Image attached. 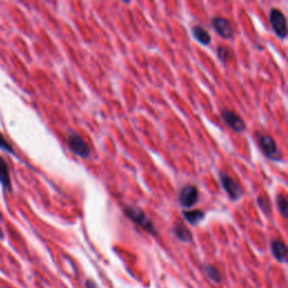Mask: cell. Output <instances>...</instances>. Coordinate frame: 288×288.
Listing matches in <instances>:
<instances>
[{"instance_id":"cell-9","label":"cell","mask_w":288,"mask_h":288,"mask_svg":"<svg viewBox=\"0 0 288 288\" xmlns=\"http://www.w3.org/2000/svg\"><path fill=\"white\" fill-rule=\"evenodd\" d=\"M271 254L277 261L286 264L288 260V251L286 244L280 240H274L271 242Z\"/></svg>"},{"instance_id":"cell-10","label":"cell","mask_w":288,"mask_h":288,"mask_svg":"<svg viewBox=\"0 0 288 288\" xmlns=\"http://www.w3.org/2000/svg\"><path fill=\"white\" fill-rule=\"evenodd\" d=\"M0 185H2L4 189L12 192L13 185L12 180H10L9 167L2 156H0Z\"/></svg>"},{"instance_id":"cell-17","label":"cell","mask_w":288,"mask_h":288,"mask_svg":"<svg viewBox=\"0 0 288 288\" xmlns=\"http://www.w3.org/2000/svg\"><path fill=\"white\" fill-rule=\"evenodd\" d=\"M0 149H2V150H4V151L10 153V154H14L13 147L10 146L9 142L4 137V135L2 134V132H0Z\"/></svg>"},{"instance_id":"cell-2","label":"cell","mask_w":288,"mask_h":288,"mask_svg":"<svg viewBox=\"0 0 288 288\" xmlns=\"http://www.w3.org/2000/svg\"><path fill=\"white\" fill-rule=\"evenodd\" d=\"M256 138H257V143H258L260 150L267 158L274 161L280 160L281 154L274 138H272L270 135L262 134V133H259V132L256 133Z\"/></svg>"},{"instance_id":"cell-5","label":"cell","mask_w":288,"mask_h":288,"mask_svg":"<svg viewBox=\"0 0 288 288\" xmlns=\"http://www.w3.org/2000/svg\"><path fill=\"white\" fill-rule=\"evenodd\" d=\"M198 189L194 185H186L180 189L178 198L183 207L190 208L198 202Z\"/></svg>"},{"instance_id":"cell-6","label":"cell","mask_w":288,"mask_h":288,"mask_svg":"<svg viewBox=\"0 0 288 288\" xmlns=\"http://www.w3.org/2000/svg\"><path fill=\"white\" fill-rule=\"evenodd\" d=\"M220 180L222 184V187L225 193L229 195V197L232 200H238L243 195V190L234 180L231 178L228 173L220 172Z\"/></svg>"},{"instance_id":"cell-13","label":"cell","mask_w":288,"mask_h":288,"mask_svg":"<svg viewBox=\"0 0 288 288\" xmlns=\"http://www.w3.org/2000/svg\"><path fill=\"white\" fill-rule=\"evenodd\" d=\"M192 34L194 39L198 41L200 44L208 45L210 43V36L207 33L206 29H204L202 26H194L192 28Z\"/></svg>"},{"instance_id":"cell-3","label":"cell","mask_w":288,"mask_h":288,"mask_svg":"<svg viewBox=\"0 0 288 288\" xmlns=\"http://www.w3.org/2000/svg\"><path fill=\"white\" fill-rule=\"evenodd\" d=\"M66 143H68V148L72 153L78 156L82 159H87L90 156V149L88 144L82 138L78 133L75 131H69L68 136H66Z\"/></svg>"},{"instance_id":"cell-1","label":"cell","mask_w":288,"mask_h":288,"mask_svg":"<svg viewBox=\"0 0 288 288\" xmlns=\"http://www.w3.org/2000/svg\"><path fill=\"white\" fill-rule=\"evenodd\" d=\"M123 212H124L126 218L132 221L133 223L136 224L137 226H140L141 229L144 231H147L148 233H150L152 235L157 234V231L154 229V225L150 220L148 219V216L144 214L142 209L134 206H125L123 208Z\"/></svg>"},{"instance_id":"cell-8","label":"cell","mask_w":288,"mask_h":288,"mask_svg":"<svg viewBox=\"0 0 288 288\" xmlns=\"http://www.w3.org/2000/svg\"><path fill=\"white\" fill-rule=\"evenodd\" d=\"M212 27L216 33L224 39H231L234 34V30L229 20L223 17H214L212 19Z\"/></svg>"},{"instance_id":"cell-12","label":"cell","mask_w":288,"mask_h":288,"mask_svg":"<svg viewBox=\"0 0 288 288\" xmlns=\"http://www.w3.org/2000/svg\"><path fill=\"white\" fill-rule=\"evenodd\" d=\"M173 233L174 235L177 236V238L180 240V241H183V242H192L193 241V234L192 232H190L189 229L186 228L183 223H177L176 225H174V228H173Z\"/></svg>"},{"instance_id":"cell-16","label":"cell","mask_w":288,"mask_h":288,"mask_svg":"<svg viewBox=\"0 0 288 288\" xmlns=\"http://www.w3.org/2000/svg\"><path fill=\"white\" fill-rule=\"evenodd\" d=\"M258 204L260 208L264 210V213L269 214L271 212V203L266 197H258Z\"/></svg>"},{"instance_id":"cell-11","label":"cell","mask_w":288,"mask_h":288,"mask_svg":"<svg viewBox=\"0 0 288 288\" xmlns=\"http://www.w3.org/2000/svg\"><path fill=\"white\" fill-rule=\"evenodd\" d=\"M183 216L190 225L196 226L205 219V213L200 209H193V210L189 209V210H184Z\"/></svg>"},{"instance_id":"cell-14","label":"cell","mask_w":288,"mask_h":288,"mask_svg":"<svg viewBox=\"0 0 288 288\" xmlns=\"http://www.w3.org/2000/svg\"><path fill=\"white\" fill-rule=\"evenodd\" d=\"M203 270L205 272V275H206L208 278L214 281V282H222L223 281V277L221 275V272L219 271L218 268H215L214 266L212 265H204L203 266Z\"/></svg>"},{"instance_id":"cell-20","label":"cell","mask_w":288,"mask_h":288,"mask_svg":"<svg viewBox=\"0 0 288 288\" xmlns=\"http://www.w3.org/2000/svg\"><path fill=\"white\" fill-rule=\"evenodd\" d=\"M0 221H3V215H2V212H0Z\"/></svg>"},{"instance_id":"cell-15","label":"cell","mask_w":288,"mask_h":288,"mask_svg":"<svg viewBox=\"0 0 288 288\" xmlns=\"http://www.w3.org/2000/svg\"><path fill=\"white\" fill-rule=\"evenodd\" d=\"M276 202H277V206H278L279 212L286 219L287 218V200H286L284 195H282V194L278 195V196H277Z\"/></svg>"},{"instance_id":"cell-7","label":"cell","mask_w":288,"mask_h":288,"mask_svg":"<svg viewBox=\"0 0 288 288\" xmlns=\"http://www.w3.org/2000/svg\"><path fill=\"white\" fill-rule=\"evenodd\" d=\"M221 116H222L223 121L226 123V125L234 132L241 133L245 130L244 121L238 114H235L234 112H231L229 110H222Z\"/></svg>"},{"instance_id":"cell-19","label":"cell","mask_w":288,"mask_h":288,"mask_svg":"<svg viewBox=\"0 0 288 288\" xmlns=\"http://www.w3.org/2000/svg\"><path fill=\"white\" fill-rule=\"evenodd\" d=\"M85 287L86 288H98L96 285V282L94 280H90V279H87L85 282Z\"/></svg>"},{"instance_id":"cell-4","label":"cell","mask_w":288,"mask_h":288,"mask_svg":"<svg viewBox=\"0 0 288 288\" xmlns=\"http://www.w3.org/2000/svg\"><path fill=\"white\" fill-rule=\"evenodd\" d=\"M269 22L274 33L280 39H285L287 35L286 17L279 9L272 8L269 13Z\"/></svg>"},{"instance_id":"cell-18","label":"cell","mask_w":288,"mask_h":288,"mask_svg":"<svg viewBox=\"0 0 288 288\" xmlns=\"http://www.w3.org/2000/svg\"><path fill=\"white\" fill-rule=\"evenodd\" d=\"M218 56L222 62H228L231 56V53L228 49L223 48V46H220V48L218 49Z\"/></svg>"}]
</instances>
